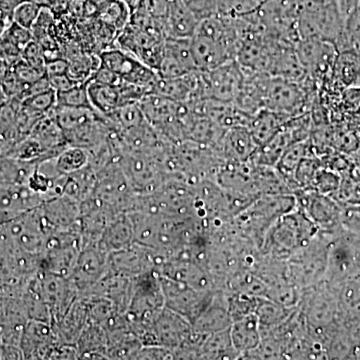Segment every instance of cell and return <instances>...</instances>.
I'll list each match as a JSON object with an SVG mask.
<instances>
[{
  "label": "cell",
  "mask_w": 360,
  "mask_h": 360,
  "mask_svg": "<svg viewBox=\"0 0 360 360\" xmlns=\"http://www.w3.org/2000/svg\"><path fill=\"white\" fill-rule=\"evenodd\" d=\"M54 161L59 174H70L89 165V153L84 148L68 146Z\"/></svg>",
  "instance_id": "28"
},
{
  "label": "cell",
  "mask_w": 360,
  "mask_h": 360,
  "mask_svg": "<svg viewBox=\"0 0 360 360\" xmlns=\"http://www.w3.org/2000/svg\"><path fill=\"white\" fill-rule=\"evenodd\" d=\"M42 293L52 316V324L65 315L78 297V290L72 279L49 274L44 269L39 272Z\"/></svg>",
  "instance_id": "10"
},
{
  "label": "cell",
  "mask_w": 360,
  "mask_h": 360,
  "mask_svg": "<svg viewBox=\"0 0 360 360\" xmlns=\"http://www.w3.org/2000/svg\"><path fill=\"white\" fill-rule=\"evenodd\" d=\"M258 146L248 127H239L225 130L215 151L225 162H245L250 160Z\"/></svg>",
  "instance_id": "13"
},
{
  "label": "cell",
  "mask_w": 360,
  "mask_h": 360,
  "mask_svg": "<svg viewBox=\"0 0 360 360\" xmlns=\"http://www.w3.org/2000/svg\"><path fill=\"white\" fill-rule=\"evenodd\" d=\"M196 68L201 72L236 60L239 46L238 20L231 16L203 18L191 37Z\"/></svg>",
  "instance_id": "1"
},
{
  "label": "cell",
  "mask_w": 360,
  "mask_h": 360,
  "mask_svg": "<svg viewBox=\"0 0 360 360\" xmlns=\"http://www.w3.org/2000/svg\"><path fill=\"white\" fill-rule=\"evenodd\" d=\"M56 105L66 108H94L90 103L86 82L56 92Z\"/></svg>",
  "instance_id": "29"
},
{
  "label": "cell",
  "mask_w": 360,
  "mask_h": 360,
  "mask_svg": "<svg viewBox=\"0 0 360 360\" xmlns=\"http://www.w3.org/2000/svg\"><path fill=\"white\" fill-rule=\"evenodd\" d=\"M86 85L90 103L94 110L101 115H110L127 105L122 94V82L117 84H108L89 79Z\"/></svg>",
  "instance_id": "18"
},
{
  "label": "cell",
  "mask_w": 360,
  "mask_h": 360,
  "mask_svg": "<svg viewBox=\"0 0 360 360\" xmlns=\"http://www.w3.org/2000/svg\"><path fill=\"white\" fill-rule=\"evenodd\" d=\"M96 174L97 182L94 195L115 212H131L137 194L130 186L120 161H113Z\"/></svg>",
  "instance_id": "2"
},
{
  "label": "cell",
  "mask_w": 360,
  "mask_h": 360,
  "mask_svg": "<svg viewBox=\"0 0 360 360\" xmlns=\"http://www.w3.org/2000/svg\"><path fill=\"white\" fill-rule=\"evenodd\" d=\"M28 110L41 116L49 115L56 106V91L52 89L44 90L34 96L21 101Z\"/></svg>",
  "instance_id": "30"
},
{
  "label": "cell",
  "mask_w": 360,
  "mask_h": 360,
  "mask_svg": "<svg viewBox=\"0 0 360 360\" xmlns=\"http://www.w3.org/2000/svg\"><path fill=\"white\" fill-rule=\"evenodd\" d=\"M193 330L191 321L167 307L161 311L153 328L156 345L168 348L172 352L186 342Z\"/></svg>",
  "instance_id": "12"
},
{
  "label": "cell",
  "mask_w": 360,
  "mask_h": 360,
  "mask_svg": "<svg viewBox=\"0 0 360 360\" xmlns=\"http://www.w3.org/2000/svg\"><path fill=\"white\" fill-rule=\"evenodd\" d=\"M47 238L52 234L79 227L80 202L70 196H56L37 207Z\"/></svg>",
  "instance_id": "7"
},
{
  "label": "cell",
  "mask_w": 360,
  "mask_h": 360,
  "mask_svg": "<svg viewBox=\"0 0 360 360\" xmlns=\"http://www.w3.org/2000/svg\"><path fill=\"white\" fill-rule=\"evenodd\" d=\"M41 7L30 0H23L13 9V21L26 30H32L39 18Z\"/></svg>",
  "instance_id": "31"
},
{
  "label": "cell",
  "mask_w": 360,
  "mask_h": 360,
  "mask_svg": "<svg viewBox=\"0 0 360 360\" xmlns=\"http://www.w3.org/2000/svg\"><path fill=\"white\" fill-rule=\"evenodd\" d=\"M134 243L135 232L131 217L129 213H120L106 227L99 245L110 253L124 250Z\"/></svg>",
  "instance_id": "19"
},
{
  "label": "cell",
  "mask_w": 360,
  "mask_h": 360,
  "mask_svg": "<svg viewBox=\"0 0 360 360\" xmlns=\"http://www.w3.org/2000/svg\"><path fill=\"white\" fill-rule=\"evenodd\" d=\"M238 352L232 345L229 328L208 335L201 347L200 359H238Z\"/></svg>",
  "instance_id": "26"
},
{
  "label": "cell",
  "mask_w": 360,
  "mask_h": 360,
  "mask_svg": "<svg viewBox=\"0 0 360 360\" xmlns=\"http://www.w3.org/2000/svg\"><path fill=\"white\" fill-rule=\"evenodd\" d=\"M122 1L124 2L125 6L129 7L130 13L132 14L139 9L141 0H122Z\"/></svg>",
  "instance_id": "34"
},
{
  "label": "cell",
  "mask_w": 360,
  "mask_h": 360,
  "mask_svg": "<svg viewBox=\"0 0 360 360\" xmlns=\"http://www.w3.org/2000/svg\"><path fill=\"white\" fill-rule=\"evenodd\" d=\"M131 13L122 0H112L99 7L96 18L104 27L120 34L129 23Z\"/></svg>",
  "instance_id": "25"
},
{
  "label": "cell",
  "mask_w": 360,
  "mask_h": 360,
  "mask_svg": "<svg viewBox=\"0 0 360 360\" xmlns=\"http://www.w3.org/2000/svg\"><path fill=\"white\" fill-rule=\"evenodd\" d=\"M165 307L194 323L212 302L215 291L198 290L169 277L160 276Z\"/></svg>",
  "instance_id": "4"
},
{
  "label": "cell",
  "mask_w": 360,
  "mask_h": 360,
  "mask_svg": "<svg viewBox=\"0 0 360 360\" xmlns=\"http://www.w3.org/2000/svg\"><path fill=\"white\" fill-rule=\"evenodd\" d=\"M232 323L229 309V297L224 290L215 291L212 302L193 324L198 333L212 335L231 328Z\"/></svg>",
  "instance_id": "14"
},
{
  "label": "cell",
  "mask_w": 360,
  "mask_h": 360,
  "mask_svg": "<svg viewBox=\"0 0 360 360\" xmlns=\"http://www.w3.org/2000/svg\"><path fill=\"white\" fill-rule=\"evenodd\" d=\"M97 174L90 165L73 174H66L63 194L82 203L96 191Z\"/></svg>",
  "instance_id": "23"
},
{
  "label": "cell",
  "mask_w": 360,
  "mask_h": 360,
  "mask_svg": "<svg viewBox=\"0 0 360 360\" xmlns=\"http://www.w3.org/2000/svg\"><path fill=\"white\" fill-rule=\"evenodd\" d=\"M290 116L262 108L252 115L248 129L258 146L269 141L290 120Z\"/></svg>",
  "instance_id": "22"
},
{
  "label": "cell",
  "mask_w": 360,
  "mask_h": 360,
  "mask_svg": "<svg viewBox=\"0 0 360 360\" xmlns=\"http://www.w3.org/2000/svg\"><path fill=\"white\" fill-rule=\"evenodd\" d=\"M165 262V257L158 251L134 243L124 250L108 255V274L132 279L148 272H160L161 265Z\"/></svg>",
  "instance_id": "5"
},
{
  "label": "cell",
  "mask_w": 360,
  "mask_h": 360,
  "mask_svg": "<svg viewBox=\"0 0 360 360\" xmlns=\"http://www.w3.org/2000/svg\"><path fill=\"white\" fill-rule=\"evenodd\" d=\"M60 343L65 342L53 324L33 319L26 322L20 342L25 359H49L53 348Z\"/></svg>",
  "instance_id": "9"
},
{
  "label": "cell",
  "mask_w": 360,
  "mask_h": 360,
  "mask_svg": "<svg viewBox=\"0 0 360 360\" xmlns=\"http://www.w3.org/2000/svg\"><path fill=\"white\" fill-rule=\"evenodd\" d=\"M232 345L239 356H246L262 343V329L257 312L232 322L229 328Z\"/></svg>",
  "instance_id": "15"
},
{
  "label": "cell",
  "mask_w": 360,
  "mask_h": 360,
  "mask_svg": "<svg viewBox=\"0 0 360 360\" xmlns=\"http://www.w3.org/2000/svg\"><path fill=\"white\" fill-rule=\"evenodd\" d=\"M156 71L162 78L179 77L198 71L191 51V39L167 37L163 46L162 58Z\"/></svg>",
  "instance_id": "11"
},
{
  "label": "cell",
  "mask_w": 360,
  "mask_h": 360,
  "mask_svg": "<svg viewBox=\"0 0 360 360\" xmlns=\"http://www.w3.org/2000/svg\"><path fill=\"white\" fill-rule=\"evenodd\" d=\"M206 99L232 103L238 98L245 82V71L236 60L202 72Z\"/></svg>",
  "instance_id": "6"
},
{
  "label": "cell",
  "mask_w": 360,
  "mask_h": 360,
  "mask_svg": "<svg viewBox=\"0 0 360 360\" xmlns=\"http://www.w3.org/2000/svg\"><path fill=\"white\" fill-rule=\"evenodd\" d=\"M8 63L6 60L0 58V86H1L2 80L6 77V71L8 70Z\"/></svg>",
  "instance_id": "35"
},
{
  "label": "cell",
  "mask_w": 360,
  "mask_h": 360,
  "mask_svg": "<svg viewBox=\"0 0 360 360\" xmlns=\"http://www.w3.org/2000/svg\"><path fill=\"white\" fill-rule=\"evenodd\" d=\"M331 82L340 89L360 86V51L347 49L338 51Z\"/></svg>",
  "instance_id": "20"
},
{
  "label": "cell",
  "mask_w": 360,
  "mask_h": 360,
  "mask_svg": "<svg viewBox=\"0 0 360 360\" xmlns=\"http://www.w3.org/2000/svg\"><path fill=\"white\" fill-rule=\"evenodd\" d=\"M89 323V309L86 300L82 296L70 305L65 315L53 323L61 340L70 345H77L86 324Z\"/></svg>",
  "instance_id": "17"
},
{
  "label": "cell",
  "mask_w": 360,
  "mask_h": 360,
  "mask_svg": "<svg viewBox=\"0 0 360 360\" xmlns=\"http://www.w3.org/2000/svg\"><path fill=\"white\" fill-rule=\"evenodd\" d=\"M49 78V85L52 89L56 92L63 91L72 87L73 85L77 84L75 80L70 77L68 73L65 75H54V77H47Z\"/></svg>",
  "instance_id": "33"
},
{
  "label": "cell",
  "mask_w": 360,
  "mask_h": 360,
  "mask_svg": "<svg viewBox=\"0 0 360 360\" xmlns=\"http://www.w3.org/2000/svg\"><path fill=\"white\" fill-rule=\"evenodd\" d=\"M165 21L167 37L191 39L200 20L184 0H168Z\"/></svg>",
  "instance_id": "16"
},
{
  "label": "cell",
  "mask_w": 360,
  "mask_h": 360,
  "mask_svg": "<svg viewBox=\"0 0 360 360\" xmlns=\"http://www.w3.org/2000/svg\"><path fill=\"white\" fill-rule=\"evenodd\" d=\"M89 2H91L94 6L97 7V9L99 7L104 6V4H108V2L112 1V0H89Z\"/></svg>",
  "instance_id": "36"
},
{
  "label": "cell",
  "mask_w": 360,
  "mask_h": 360,
  "mask_svg": "<svg viewBox=\"0 0 360 360\" xmlns=\"http://www.w3.org/2000/svg\"><path fill=\"white\" fill-rule=\"evenodd\" d=\"M51 113L56 118L63 132L77 129L85 123L103 116L94 108H66V106L58 105Z\"/></svg>",
  "instance_id": "27"
},
{
  "label": "cell",
  "mask_w": 360,
  "mask_h": 360,
  "mask_svg": "<svg viewBox=\"0 0 360 360\" xmlns=\"http://www.w3.org/2000/svg\"><path fill=\"white\" fill-rule=\"evenodd\" d=\"M37 163L16 160L0 155V184L1 186H26Z\"/></svg>",
  "instance_id": "24"
},
{
  "label": "cell",
  "mask_w": 360,
  "mask_h": 360,
  "mask_svg": "<svg viewBox=\"0 0 360 360\" xmlns=\"http://www.w3.org/2000/svg\"><path fill=\"white\" fill-rule=\"evenodd\" d=\"M108 255L99 243L82 248L70 277L77 286L78 295H86L108 274Z\"/></svg>",
  "instance_id": "8"
},
{
  "label": "cell",
  "mask_w": 360,
  "mask_h": 360,
  "mask_svg": "<svg viewBox=\"0 0 360 360\" xmlns=\"http://www.w3.org/2000/svg\"><path fill=\"white\" fill-rule=\"evenodd\" d=\"M98 58L101 66L115 73L123 82L146 89L148 94L160 77L158 71L120 47L103 49Z\"/></svg>",
  "instance_id": "3"
},
{
  "label": "cell",
  "mask_w": 360,
  "mask_h": 360,
  "mask_svg": "<svg viewBox=\"0 0 360 360\" xmlns=\"http://www.w3.org/2000/svg\"><path fill=\"white\" fill-rule=\"evenodd\" d=\"M79 1H84V0H79Z\"/></svg>",
  "instance_id": "37"
},
{
  "label": "cell",
  "mask_w": 360,
  "mask_h": 360,
  "mask_svg": "<svg viewBox=\"0 0 360 360\" xmlns=\"http://www.w3.org/2000/svg\"><path fill=\"white\" fill-rule=\"evenodd\" d=\"M108 333L99 324L89 321L78 338L77 347L79 359H108Z\"/></svg>",
  "instance_id": "21"
},
{
  "label": "cell",
  "mask_w": 360,
  "mask_h": 360,
  "mask_svg": "<svg viewBox=\"0 0 360 360\" xmlns=\"http://www.w3.org/2000/svg\"><path fill=\"white\" fill-rule=\"evenodd\" d=\"M70 70V63L66 59L59 58L45 63V75L46 77L65 75Z\"/></svg>",
  "instance_id": "32"
}]
</instances>
